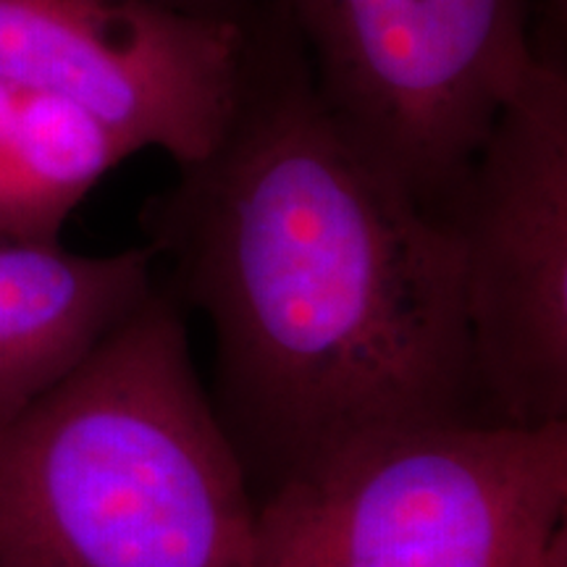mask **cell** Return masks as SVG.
I'll list each match as a JSON object with an SVG mask.
<instances>
[{
	"mask_svg": "<svg viewBox=\"0 0 567 567\" xmlns=\"http://www.w3.org/2000/svg\"><path fill=\"white\" fill-rule=\"evenodd\" d=\"M140 229L208 318V394L258 499L386 431L478 421L455 229L339 124L287 13Z\"/></svg>",
	"mask_w": 567,
	"mask_h": 567,
	"instance_id": "6da1fadb",
	"label": "cell"
},
{
	"mask_svg": "<svg viewBox=\"0 0 567 567\" xmlns=\"http://www.w3.org/2000/svg\"><path fill=\"white\" fill-rule=\"evenodd\" d=\"M258 496L153 292L0 425V567H247Z\"/></svg>",
	"mask_w": 567,
	"mask_h": 567,
	"instance_id": "7a4b0ae2",
	"label": "cell"
},
{
	"mask_svg": "<svg viewBox=\"0 0 567 567\" xmlns=\"http://www.w3.org/2000/svg\"><path fill=\"white\" fill-rule=\"evenodd\" d=\"M567 423L386 431L258 499L247 567H565Z\"/></svg>",
	"mask_w": 567,
	"mask_h": 567,
	"instance_id": "3957f363",
	"label": "cell"
},
{
	"mask_svg": "<svg viewBox=\"0 0 567 567\" xmlns=\"http://www.w3.org/2000/svg\"><path fill=\"white\" fill-rule=\"evenodd\" d=\"M339 124L450 218L507 97L544 53L530 0H287Z\"/></svg>",
	"mask_w": 567,
	"mask_h": 567,
	"instance_id": "277c9868",
	"label": "cell"
},
{
	"mask_svg": "<svg viewBox=\"0 0 567 567\" xmlns=\"http://www.w3.org/2000/svg\"><path fill=\"white\" fill-rule=\"evenodd\" d=\"M446 221L478 421L567 423V69L555 34L502 105Z\"/></svg>",
	"mask_w": 567,
	"mask_h": 567,
	"instance_id": "5b68a950",
	"label": "cell"
},
{
	"mask_svg": "<svg viewBox=\"0 0 567 567\" xmlns=\"http://www.w3.org/2000/svg\"><path fill=\"white\" fill-rule=\"evenodd\" d=\"M279 13L234 21L155 0H0V82L82 105L134 151L161 147L187 166L224 140Z\"/></svg>",
	"mask_w": 567,
	"mask_h": 567,
	"instance_id": "8992f818",
	"label": "cell"
},
{
	"mask_svg": "<svg viewBox=\"0 0 567 567\" xmlns=\"http://www.w3.org/2000/svg\"><path fill=\"white\" fill-rule=\"evenodd\" d=\"M153 252L0 243V425L74 371L158 284Z\"/></svg>",
	"mask_w": 567,
	"mask_h": 567,
	"instance_id": "52a82bcc",
	"label": "cell"
},
{
	"mask_svg": "<svg viewBox=\"0 0 567 567\" xmlns=\"http://www.w3.org/2000/svg\"><path fill=\"white\" fill-rule=\"evenodd\" d=\"M132 153L82 105L0 82V243H59L76 205Z\"/></svg>",
	"mask_w": 567,
	"mask_h": 567,
	"instance_id": "ba28073f",
	"label": "cell"
},
{
	"mask_svg": "<svg viewBox=\"0 0 567 567\" xmlns=\"http://www.w3.org/2000/svg\"><path fill=\"white\" fill-rule=\"evenodd\" d=\"M172 9L200 13V17H218L234 21H258L271 13L289 11L287 0H155Z\"/></svg>",
	"mask_w": 567,
	"mask_h": 567,
	"instance_id": "9c48e42d",
	"label": "cell"
}]
</instances>
